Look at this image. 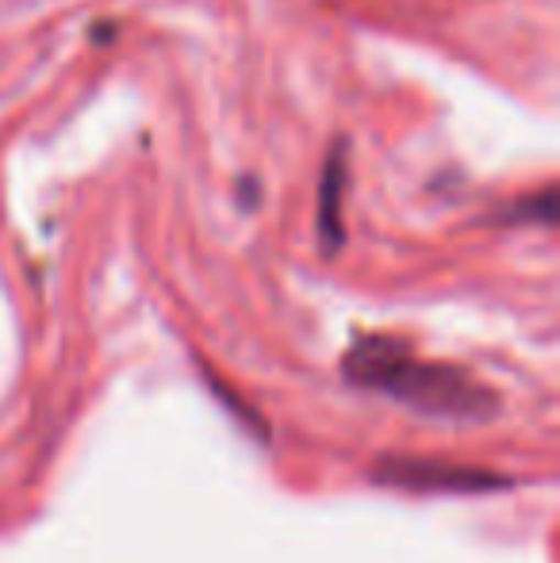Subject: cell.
Returning <instances> with one entry per match:
<instances>
[{
    "instance_id": "cell-1",
    "label": "cell",
    "mask_w": 560,
    "mask_h": 563,
    "mask_svg": "<svg viewBox=\"0 0 560 563\" xmlns=\"http://www.w3.org/2000/svg\"><path fill=\"white\" fill-rule=\"evenodd\" d=\"M345 372L350 379L376 391H388L396 399L411 402L419 410H433V415H487L495 407V399L487 391H480L472 379H464L453 368H433V364L415 361L411 353L396 345L388 338H369L345 356Z\"/></svg>"
},
{
    "instance_id": "cell-3",
    "label": "cell",
    "mask_w": 560,
    "mask_h": 563,
    "mask_svg": "<svg viewBox=\"0 0 560 563\" xmlns=\"http://www.w3.org/2000/svg\"><path fill=\"white\" fill-rule=\"evenodd\" d=\"M399 479L388 483H411V487H487V483H476L472 472H446L438 464H399L396 467Z\"/></svg>"
},
{
    "instance_id": "cell-2",
    "label": "cell",
    "mask_w": 560,
    "mask_h": 563,
    "mask_svg": "<svg viewBox=\"0 0 560 563\" xmlns=\"http://www.w3.org/2000/svg\"><path fill=\"white\" fill-rule=\"evenodd\" d=\"M345 177H350V162H345V146L338 142L330 150L327 165H322V200H319V230H322V242L334 250L342 242V196H345Z\"/></svg>"
},
{
    "instance_id": "cell-4",
    "label": "cell",
    "mask_w": 560,
    "mask_h": 563,
    "mask_svg": "<svg viewBox=\"0 0 560 563\" xmlns=\"http://www.w3.org/2000/svg\"><path fill=\"white\" fill-rule=\"evenodd\" d=\"M515 216H518V223H553L557 219V192L553 188H546V192H538L534 200H523L515 208Z\"/></svg>"
}]
</instances>
